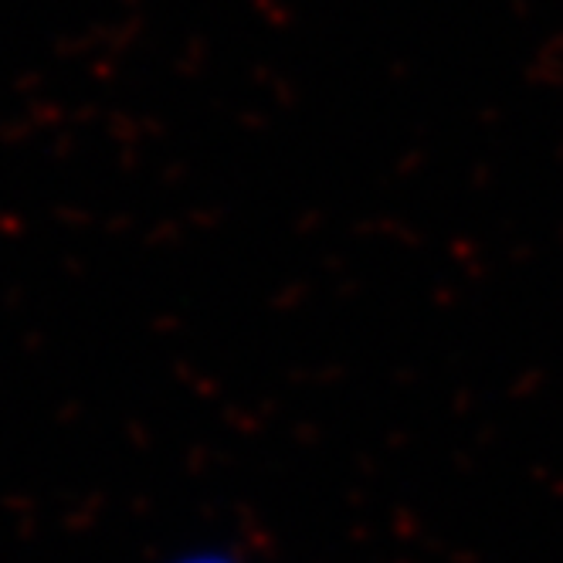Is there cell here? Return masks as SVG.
<instances>
[{"mask_svg": "<svg viewBox=\"0 0 563 563\" xmlns=\"http://www.w3.org/2000/svg\"><path fill=\"white\" fill-rule=\"evenodd\" d=\"M159 563H249V560L224 543H190V547L164 556Z\"/></svg>", "mask_w": 563, "mask_h": 563, "instance_id": "6da1fadb", "label": "cell"}]
</instances>
